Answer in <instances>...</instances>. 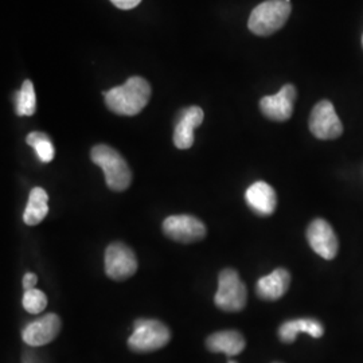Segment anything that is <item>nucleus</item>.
<instances>
[{"mask_svg":"<svg viewBox=\"0 0 363 363\" xmlns=\"http://www.w3.org/2000/svg\"><path fill=\"white\" fill-rule=\"evenodd\" d=\"M105 104L120 116L139 115L148 104L151 86L147 79L130 77L125 84L116 86L104 94Z\"/></svg>","mask_w":363,"mask_h":363,"instance_id":"obj_1","label":"nucleus"},{"mask_svg":"<svg viewBox=\"0 0 363 363\" xmlns=\"http://www.w3.org/2000/svg\"><path fill=\"white\" fill-rule=\"evenodd\" d=\"M91 159L104 171L105 182L112 191H124L130 187L132 172L127 160L115 148L97 144L91 148Z\"/></svg>","mask_w":363,"mask_h":363,"instance_id":"obj_2","label":"nucleus"},{"mask_svg":"<svg viewBox=\"0 0 363 363\" xmlns=\"http://www.w3.org/2000/svg\"><path fill=\"white\" fill-rule=\"evenodd\" d=\"M291 3L286 0H267L259 4L249 16V30L259 35L268 37L284 26L291 15Z\"/></svg>","mask_w":363,"mask_h":363,"instance_id":"obj_3","label":"nucleus"},{"mask_svg":"<svg viewBox=\"0 0 363 363\" xmlns=\"http://www.w3.org/2000/svg\"><path fill=\"white\" fill-rule=\"evenodd\" d=\"M171 337L169 327L156 319H138L128 339V347L133 352H152L167 346Z\"/></svg>","mask_w":363,"mask_h":363,"instance_id":"obj_4","label":"nucleus"},{"mask_svg":"<svg viewBox=\"0 0 363 363\" xmlns=\"http://www.w3.org/2000/svg\"><path fill=\"white\" fill-rule=\"evenodd\" d=\"M247 286L240 274L232 268H226L218 276V289L214 296L216 306L225 312L242 311L247 306Z\"/></svg>","mask_w":363,"mask_h":363,"instance_id":"obj_5","label":"nucleus"},{"mask_svg":"<svg viewBox=\"0 0 363 363\" xmlns=\"http://www.w3.org/2000/svg\"><path fill=\"white\" fill-rule=\"evenodd\" d=\"M138 271V259L133 250L123 242H113L105 250V273L109 279L123 281Z\"/></svg>","mask_w":363,"mask_h":363,"instance_id":"obj_6","label":"nucleus"},{"mask_svg":"<svg viewBox=\"0 0 363 363\" xmlns=\"http://www.w3.org/2000/svg\"><path fill=\"white\" fill-rule=\"evenodd\" d=\"M310 130L315 138L322 140L337 139L342 135L343 125L331 101L323 100L313 106L310 116Z\"/></svg>","mask_w":363,"mask_h":363,"instance_id":"obj_7","label":"nucleus"},{"mask_svg":"<svg viewBox=\"0 0 363 363\" xmlns=\"http://www.w3.org/2000/svg\"><path fill=\"white\" fill-rule=\"evenodd\" d=\"M164 234L182 244H193L206 237V226L196 217L189 214L171 216L163 222Z\"/></svg>","mask_w":363,"mask_h":363,"instance_id":"obj_8","label":"nucleus"},{"mask_svg":"<svg viewBox=\"0 0 363 363\" xmlns=\"http://www.w3.org/2000/svg\"><path fill=\"white\" fill-rule=\"evenodd\" d=\"M296 97V88L291 84H286L279 93L262 97L259 101V109L264 116L268 117L272 121H286L294 113Z\"/></svg>","mask_w":363,"mask_h":363,"instance_id":"obj_9","label":"nucleus"},{"mask_svg":"<svg viewBox=\"0 0 363 363\" xmlns=\"http://www.w3.org/2000/svg\"><path fill=\"white\" fill-rule=\"evenodd\" d=\"M307 240L316 255L325 259H335L339 242L333 226L327 220L322 218L312 220L307 229Z\"/></svg>","mask_w":363,"mask_h":363,"instance_id":"obj_10","label":"nucleus"},{"mask_svg":"<svg viewBox=\"0 0 363 363\" xmlns=\"http://www.w3.org/2000/svg\"><path fill=\"white\" fill-rule=\"evenodd\" d=\"M61 325L62 323L60 316L55 313H49L39 318L38 320H34L30 325H27L22 337L25 343L31 347L45 346L58 337Z\"/></svg>","mask_w":363,"mask_h":363,"instance_id":"obj_11","label":"nucleus"},{"mask_svg":"<svg viewBox=\"0 0 363 363\" xmlns=\"http://www.w3.org/2000/svg\"><path fill=\"white\" fill-rule=\"evenodd\" d=\"M203 121V111L190 106L181 111L174 130V144L179 150H189L194 144V130Z\"/></svg>","mask_w":363,"mask_h":363,"instance_id":"obj_12","label":"nucleus"},{"mask_svg":"<svg viewBox=\"0 0 363 363\" xmlns=\"http://www.w3.org/2000/svg\"><path fill=\"white\" fill-rule=\"evenodd\" d=\"M247 206L252 208L256 214L268 217L274 213L277 206V196L272 186L265 182H256L245 193Z\"/></svg>","mask_w":363,"mask_h":363,"instance_id":"obj_13","label":"nucleus"},{"mask_svg":"<svg viewBox=\"0 0 363 363\" xmlns=\"http://www.w3.org/2000/svg\"><path fill=\"white\" fill-rule=\"evenodd\" d=\"M291 284V274L284 268H277L272 273L261 277L256 284V294L259 298L274 301L283 298Z\"/></svg>","mask_w":363,"mask_h":363,"instance_id":"obj_14","label":"nucleus"},{"mask_svg":"<svg viewBox=\"0 0 363 363\" xmlns=\"http://www.w3.org/2000/svg\"><path fill=\"white\" fill-rule=\"evenodd\" d=\"M206 346L211 352H222L228 357H234L244 351L247 342L241 333L235 330H225L211 334L206 340Z\"/></svg>","mask_w":363,"mask_h":363,"instance_id":"obj_15","label":"nucleus"},{"mask_svg":"<svg viewBox=\"0 0 363 363\" xmlns=\"http://www.w3.org/2000/svg\"><path fill=\"white\" fill-rule=\"evenodd\" d=\"M308 334L312 337H322L325 334L323 325L311 318H303V319H294L288 320L280 325L279 328V337L284 343H294L298 334Z\"/></svg>","mask_w":363,"mask_h":363,"instance_id":"obj_16","label":"nucleus"},{"mask_svg":"<svg viewBox=\"0 0 363 363\" xmlns=\"http://www.w3.org/2000/svg\"><path fill=\"white\" fill-rule=\"evenodd\" d=\"M49 195L42 187H34L28 195L23 220L28 226H35L46 218L49 213Z\"/></svg>","mask_w":363,"mask_h":363,"instance_id":"obj_17","label":"nucleus"},{"mask_svg":"<svg viewBox=\"0 0 363 363\" xmlns=\"http://www.w3.org/2000/svg\"><path fill=\"white\" fill-rule=\"evenodd\" d=\"M15 109L19 116H33L37 111V97L34 85L30 79H26L16 96Z\"/></svg>","mask_w":363,"mask_h":363,"instance_id":"obj_18","label":"nucleus"},{"mask_svg":"<svg viewBox=\"0 0 363 363\" xmlns=\"http://www.w3.org/2000/svg\"><path fill=\"white\" fill-rule=\"evenodd\" d=\"M26 142L28 145H31L34 148L35 154L42 163H50L54 159L55 151H54V145H52L48 133L31 132L27 135Z\"/></svg>","mask_w":363,"mask_h":363,"instance_id":"obj_19","label":"nucleus"},{"mask_svg":"<svg viewBox=\"0 0 363 363\" xmlns=\"http://www.w3.org/2000/svg\"><path fill=\"white\" fill-rule=\"evenodd\" d=\"M46 306H48V298L42 291H39L37 288L25 291L23 307L27 312L37 315L43 311L46 308Z\"/></svg>","mask_w":363,"mask_h":363,"instance_id":"obj_20","label":"nucleus"},{"mask_svg":"<svg viewBox=\"0 0 363 363\" xmlns=\"http://www.w3.org/2000/svg\"><path fill=\"white\" fill-rule=\"evenodd\" d=\"M142 0H111V3L113 6H116L117 9H121V10H130V9H135L136 6H139Z\"/></svg>","mask_w":363,"mask_h":363,"instance_id":"obj_21","label":"nucleus"},{"mask_svg":"<svg viewBox=\"0 0 363 363\" xmlns=\"http://www.w3.org/2000/svg\"><path fill=\"white\" fill-rule=\"evenodd\" d=\"M38 283V277L37 274L34 273H26L25 277H23V288L25 291H30V289H34L35 286Z\"/></svg>","mask_w":363,"mask_h":363,"instance_id":"obj_22","label":"nucleus"},{"mask_svg":"<svg viewBox=\"0 0 363 363\" xmlns=\"http://www.w3.org/2000/svg\"><path fill=\"white\" fill-rule=\"evenodd\" d=\"M23 363H35V359H34V357L31 354H26Z\"/></svg>","mask_w":363,"mask_h":363,"instance_id":"obj_23","label":"nucleus"},{"mask_svg":"<svg viewBox=\"0 0 363 363\" xmlns=\"http://www.w3.org/2000/svg\"><path fill=\"white\" fill-rule=\"evenodd\" d=\"M228 363H237V362H234V361H229V362Z\"/></svg>","mask_w":363,"mask_h":363,"instance_id":"obj_24","label":"nucleus"},{"mask_svg":"<svg viewBox=\"0 0 363 363\" xmlns=\"http://www.w3.org/2000/svg\"><path fill=\"white\" fill-rule=\"evenodd\" d=\"M286 1H289V3H291V0H286Z\"/></svg>","mask_w":363,"mask_h":363,"instance_id":"obj_25","label":"nucleus"},{"mask_svg":"<svg viewBox=\"0 0 363 363\" xmlns=\"http://www.w3.org/2000/svg\"><path fill=\"white\" fill-rule=\"evenodd\" d=\"M362 43H363V37H362Z\"/></svg>","mask_w":363,"mask_h":363,"instance_id":"obj_26","label":"nucleus"}]
</instances>
